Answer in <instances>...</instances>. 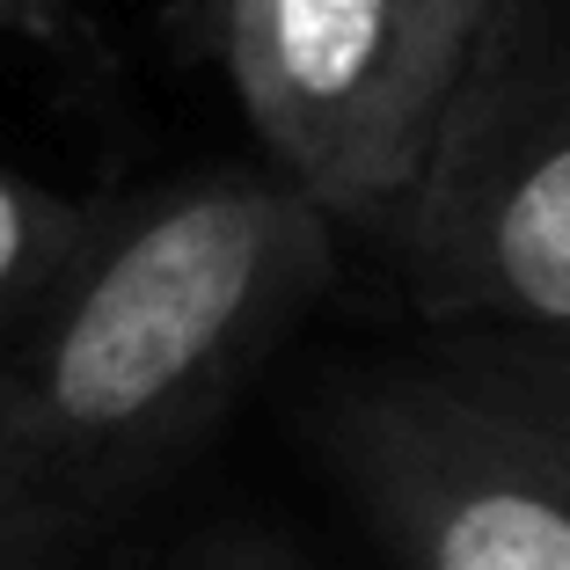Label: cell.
I'll return each instance as SVG.
<instances>
[{"mask_svg": "<svg viewBox=\"0 0 570 570\" xmlns=\"http://www.w3.org/2000/svg\"><path fill=\"white\" fill-rule=\"evenodd\" d=\"M315 439L395 570H570V475L432 358L336 381Z\"/></svg>", "mask_w": 570, "mask_h": 570, "instance_id": "obj_3", "label": "cell"}, {"mask_svg": "<svg viewBox=\"0 0 570 570\" xmlns=\"http://www.w3.org/2000/svg\"><path fill=\"white\" fill-rule=\"evenodd\" d=\"M102 227H110V205L45 190L0 161V344L67 285V271L96 249Z\"/></svg>", "mask_w": 570, "mask_h": 570, "instance_id": "obj_6", "label": "cell"}, {"mask_svg": "<svg viewBox=\"0 0 570 570\" xmlns=\"http://www.w3.org/2000/svg\"><path fill=\"white\" fill-rule=\"evenodd\" d=\"M432 366L461 395L498 410L570 475V336H512V330H439Z\"/></svg>", "mask_w": 570, "mask_h": 570, "instance_id": "obj_5", "label": "cell"}, {"mask_svg": "<svg viewBox=\"0 0 570 570\" xmlns=\"http://www.w3.org/2000/svg\"><path fill=\"white\" fill-rule=\"evenodd\" d=\"M336 278V219L278 168L118 205L0 344V570H73L227 417Z\"/></svg>", "mask_w": 570, "mask_h": 570, "instance_id": "obj_1", "label": "cell"}, {"mask_svg": "<svg viewBox=\"0 0 570 570\" xmlns=\"http://www.w3.org/2000/svg\"><path fill=\"white\" fill-rule=\"evenodd\" d=\"M219 67L264 139V168L336 227L387 219L417 184L395 0H219Z\"/></svg>", "mask_w": 570, "mask_h": 570, "instance_id": "obj_4", "label": "cell"}, {"mask_svg": "<svg viewBox=\"0 0 570 570\" xmlns=\"http://www.w3.org/2000/svg\"><path fill=\"white\" fill-rule=\"evenodd\" d=\"M395 219L432 336H570V37L504 0Z\"/></svg>", "mask_w": 570, "mask_h": 570, "instance_id": "obj_2", "label": "cell"}, {"mask_svg": "<svg viewBox=\"0 0 570 570\" xmlns=\"http://www.w3.org/2000/svg\"><path fill=\"white\" fill-rule=\"evenodd\" d=\"M176 570H307V563L285 549V541H271V534H256V527H242V534L198 541V549H190Z\"/></svg>", "mask_w": 570, "mask_h": 570, "instance_id": "obj_8", "label": "cell"}, {"mask_svg": "<svg viewBox=\"0 0 570 570\" xmlns=\"http://www.w3.org/2000/svg\"><path fill=\"white\" fill-rule=\"evenodd\" d=\"M395 8H403V110H410L417 147H432L453 88L469 81L490 22L504 16V0H395Z\"/></svg>", "mask_w": 570, "mask_h": 570, "instance_id": "obj_7", "label": "cell"}, {"mask_svg": "<svg viewBox=\"0 0 570 570\" xmlns=\"http://www.w3.org/2000/svg\"><path fill=\"white\" fill-rule=\"evenodd\" d=\"M59 22V0H0V37H45Z\"/></svg>", "mask_w": 570, "mask_h": 570, "instance_id": "obj_9", "label": "cell"}]
</instances>
